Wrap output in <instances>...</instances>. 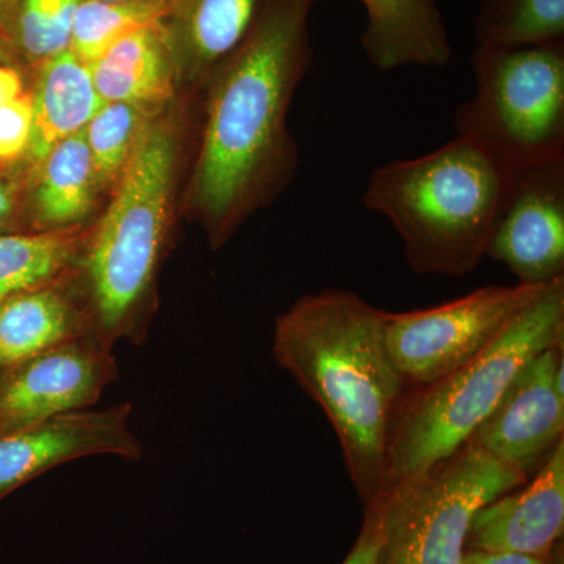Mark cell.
Wrapping results in <instances>:
<instances>
[{"label": "cell", "mask_w": 564, "mask_h": 564, "mask_svg": "<svg viewBox=\"0 0 564 564\" xmlns=\"http://www.w3.org/2000/svg\"><path fill=\"white\" fill-rule=\"evenodd\" d=\"M315 0H263L242 40L207 79L191 203L215 248L281 192L299 163L288 111L313 63Z\"/></svg>", "instance_id": "1"}, {"label": "cell", "mask_w": 564, "mask_h": 564, "mask_svg": "<svg viewBox=\"0 0 564 564\" xmlns=\"http://www.w3.org/2000/svg\"><path fill=\"white\" fill-rule=\"evenodd\" d=\"M386 315L328 289L296 300L274 325V359L328 417L364 507L383 491L389 429L408 389L386 347Z\"/></svg>", "instance_id": "2"}, {"label": "cell", "mask_w": 564, "mask_h": 564, "mask_svg": "<svg viewBox=\"0 0 564 564\" xmlns=\"http://www.w3.org/2000/svg\"><path fill=\"white\" fill-rule=\"evenodd\" d=\"M514 177L484 147L455 137L422 158L375 169L362 202L392 223L415 273L464 278L486 258Z\"/></svg>", "instance_id": "3"}, {"label": "cell", "mask_w": 564, "mask_h": 564, "mask_svg": "<svg viewBox=\"0 0 564 564\" xmlns=\"http://www.w3.org/2000/svg\"><path fill=\"white\" fill-rule=\"evenodd\" d=\"M180 151L172 118H151L74 269L93 336L109 348L143 340L169 237Z\"/></svg>", "instance_id": "4"}, {"label": "cell", "mask_w": 564, "mask_h": 564, "mask_svg": "<svg viewBox=\"0 0 564 564\" xmlns=\"http://www.w3.org/2000/svg\"><path fill=\"white\" fill-rule=\"evenodd\" d=\"M564 343V278L545 285L486 350L436 383L406 389L389 429L384 488L473 440L530 359Z\"/></svg>", "instance_id": "5"}, {"label": "cell", "mask_w": 564, "mask_h": 564, "mask_svg": "<svg viewBox=\"0 0 564 564\" xmlns=\"http://www.w3.org/2000/svg\"><path fill=\"white\" fill-rule=\"evenodd\" d=\"M474 99L455 113L456 137L473 140L514 173L564 161V41L477 46Z\"/></svg>", "instance_id": "6"}, {"label": "cell", "mask_w": 564, "mask_h": 564, "mask_svg": "<svg viewBox=\"0 0 564 564\" xmlns=\"http://www.w3.org/2000/svg\"><path fill=\"white\" fill-rule=\"evenodd\" d=\"M529 481L467 441L454 455L391 486L378 564H462L475 514Z\"/></svg>", "instance_id": "7"}, {"label": "cell", "mask_w": 564, "mask_h": 564, "mask_svg": "<svg viewBox=\"0 0 564 564\" xmlns=\"http://www.w3.org/2000/svg\"><path fill=\"white\" fill-rule=\"evenodd\" d=\"M545 285H486L454 302L386 315L389 356L404 383L422 388L473 361Z\"/></svg>", "instance_id": "8"}, {"label": "cell", "mask_w": 564, "mask_h": 564, "mask_svg": "<svg viewBox=\"0 0 564 564\" xmlns=\"http://www.w3.org/2000/svg\"><path fill=\"white\" fill-rule=\"evenodd\" d=\"M117 378L113 348L93 334L0 370V433L90 410Z\"/></svg>", "instance_id": "9"}, {"label": "cell", "mask_w": 564, "mask_h": 564, "mask_svg": "<svg viewBox=\"0 0 564 564\" xmlns=\"http://www.w3.org/2000/svg\"><path fill=\"white\" fill-rule=\"evenodd\" d=\"M132 404L82 410L0 433V499L39 475L85 456L140 459L143 444L132 430Z\"/></svg>", "instance_id": "10"}, {"label": "cell", "mask_w": 564, "mask_h": 564, "mask_svg": "<svg viewBox=\"0 0 564 564\" xmlns=\"http://www.w3.org/2000/svg\"><path fill=\"white\" fill-rule=\"evenodd\" d=\"M563 345L530 359L475 432V443L525 475L540 469L563 441Z\"/></svg>", "instance_id": "11"}, {"label": "cell", "mask_w": 564, "mask_h": 564, "mask_svg": "<svg viewBox=\"0 0 564 564\" xmlns=\"http://www.w3.org/2000/svg\"><path fill=\"white\" fill-rule=\"evenodd\" d=\"M488 258L518 284L547 285L564 278V161L516 173Z\"/></svg>", "instance_id": "12"}, {"label": "cell", "mask_w": 564, "mask_h": 564, "mask_svg": "<svg viewBox=\"0 0 564 564\" xmlns=\"http://www.w3.org/2000/svg\"><path fill=\"white\" fill-rule=\"evenodd\" d=\"M564 441L530 484L497 497L475 514L466 551L545 558L563 540Z\"/></svg>", "instance_id": "13"}, {"label": "cell", "mask_w": 564, "mask_h": 564, "mask_svg": "<svg viewBox=\"0 0 564 564\" xmlns=\"http://www.w3.org/2000/svg\"><path fill=\"white\" fill-rule=\"evenodd\" d=\"M90 69L104 101L131 104L148 117L166 109L181 79L165 21L122 36Z\"/></svg>", "instance_id": "14"}, {"label": "cell", "mask_w": 564, "mask_h": 564, "mask_svg": "<svg viewBox=\"0 0 564 564\" xmlns=\"http://www.w3.org/2000/svg\"><path fill=\"white\" fill-rule=\"evenodd\" d=\"M93 334L74 272L54 284L0 299V370Z\"/></svg>", "instance_id": "15"}, {"label": "cell", "mask_w": 564, "mask_h": 564, "mask_svg": "<svg viewBox=\"0 0 564 564\" xmlns=\"http://www.w3.org/2000/svg\"><path fill=\"white\" fill-rule=\"evenodd\" d=\"M101 192L85 132L74 133L29 166L24 206L28 231L85 226Z\"/></svg>", "instance_id": "16"}, {"label": "cell", "mask_w": 564, "mask_h": 564, "mask_svg": "<svg viewBox=\"0 0 564 564\" xmlns=\"http://www.w3.org/2000/svg\"><path fill=\"white\" fill-rule=\"evenodd\" d=\"M364 52L381 70L417 65L443 68L452 46L437 0H366Z\"/></svg>", "instance_id": "17"}, {"label": "cell", "mask_w": 564, "mask_h": 564, "mask_svg": "<svg viewBox=\"0 0 564 564\" xmlns=\"http://www.w3.org/2000/svg\"><path fill=\"white\" fill-rule=\"evenodd\" d=\"M33 124L24 163L36 165L61 141L84 131L101 109L104 99L96 90L87 63L66 50L32 68Z\"/></svg>", "instance_id": "18"}, {"label": "cell", "mask_w": 564, "mask_h": 564, "mask_svg": "<svg viewBox=\"0 0 564 564\" xmlns=\"http://www.w3.org/2000/svg\"><path fill=\"white\" fill-rule=\"evenodd\" d=\"M263 0H170L166 31L180 77L207 82L245 39Z\"/></svg>", "instance_id": "19"}, {"label": "cell", "mask_w": 564, "mask_h": 564, "mask_svg": "<svg viewBox=\"0 0 564 564\" xmlns=\"http://www.w3.org/2000/svg\"><path fill=\"white\" fill-rule=\"evenodd\" d=\"M91 228L0 234V299L54 284L74 272Z\"/></svg>", "instance_id": "20"}, {"label": "cell", "mask_w": 564, "mask_h": 564, "mask_svg": "<svg viewBox=\"0 0 564 564\" xmlns=\"http://www.w3.org/2000/svg\"><path fill=\"white\" fill-rule=\"evenodd\" d=\"M475 39L484 47H524L564 41V0H480Z\"/></svg>", "instance_id": "21"}, {"label": "cell", "mask_w": 564, "mask_h": 564, "mask_svg": "<svg viewBox=\"0 0 564 564\" xmlns=\"http://www.w3.org/2000/svg\"><path fill=\"white\" fill-rule=\"evenodd\" d=\"M170 13V0H80L74 14L69 50L91 66L122 36L144 25L165 21Z\"/></svg>", "instance_id": "22"}, {"label": "cell", "mask_w": 564, "mask_h": 564, "mask_svg": "<svg viewBox=\"0 0 564 564\" xmlns=\"http://www.w3.org/2000/svg\"><path fill=\"white\" fill-rule=\"evenodd\" d=\"M80 0H20L9 46L18 65L35 68L69 50L74 14Z\"/></svg>", "instance_id": "23"}, {"label": "cell", "mask_w": 564, "mask_h": 564, "mask_svg": "<svg viewBox=\"0 0 564 564\" xmlns=\"http://www.w3.org/2000/svg\"><path fill=\"white\" fill-rule=\"evenodd\" d=\"M151 118L131 104L106 102L88 122L85 140L101 191L117 185Z\"/></svg>", "instance_id": "24"}, {"label": "cell", "mask_w": 564, "mask_h": 564, "mask_svg": "<svg viewBox=\"0 0 564 564\" xmlns=\"http://www.w3.org/2000/svg\"><path fill=\"white\" fill-rule=\"evenodd\" d=\"M33 111L31 93L0 106V166L24 163L31 144Z\"/></svg>", "instance_id": "25"}, {"label": "cell", "mask_w": 564, "mask_h": 564, "mask_svg": "<svg viewBox=\"0 0 564 564\" xmlns=\"http://www.w3.org/2000/svg\"><path fill=\"white\" fill-rule=\"evenodd\" d=\"M389 500L391 492L383 489L372 502L366 505V516L358 540L352 544L347 558L340 564H378L386 536Z\"/></svg>", "instance_id": "26"}, {"label": "cell", "mask_w": 564, "mask_h": 564, "mask_svg": "<svg viewBox=\"0 0 564 564\" xmlns=\"http://www.w3.org/2000/svg\"><path fill=\"white\" fill-rule=\"evenodd\" d=\"M29 166H0V234L28 231L25 226V191Z\"/></svg>", "instance_id": "27"}, {"label": "cell", "mask_w": 564, "mask_h": 564, "mask_svg": "<svg viewBox=\"0 0 564 564\" xmlns=\"http://www.w3.org/2000/svg\"><path fill=\"white\" fill-rule=\"evenodd\" d=\"M24 73L20 66L0 65V106L24 95Z\"/></svg>", "instance_id": "28"}, {"label": "cell", "mask_w": 564, "mask_h": 564, "mask_svg": "<svg viewBox=\"0 0 564 564\" xmlns=\"http://www.w3.org/2000/svg\"><path fill=\"white\" fill-rule=\"evenodd\" d=\"M545 558L497 552L466 551L462 564H544Z\"/></svg>", "instance_id": "29"}, {"label": "cell", "mask_w": 564, "mask_h": 564, "mask_svg": "<svg viewBox=\"0 0 564 564\" xmlns=\"http://www.w3.org/2000/svg\"><path fill=\"white\" fill-rule=\"evenodd\" d=\"M18 2H20V0H0V40H2L7 46H9L11 25H13L14 11H17Z\"/></svg>", "instance_id": "30"}, {"label": "cell", "mask_w": 564, "mask_h": 564, "mask_svg": "<svg viewBox=\"0 0 564 564\" xmlns=\"http://www.w3.org/2000/svg\"><path fill=\"white\" fill-rule=\"evenodd\" d=\"M544 564H564L563 540L558 541L545 556Z\"/></svg>", "instance_id": "31"}, {"label": "cell", "mask_w": 564, "mask_h": 564, "mask_svg": "<svg viewBox=\"0 0 564 564\" xmlns=\"http://www.w3.org/2000/svg\"><path fill=\"white\" fill-rule=\"evenodd\" d=\"M0 65L20 66L17 58H14L13 52L9 50V46L2 40H0Z\"/></svg>", "instance_id": "32"}, {"label": "cell", "mask_w": 564, "mask_h": 564, "mask_svg": "<svg viewBox=\"0 0 564 564\" xmlns=\"http://www.w3.org/2000/svg\"><path fill=\"white\" fill-rule=\"evenodd\" d=\"M99 2H124V0H99Z\"/></svg>", "instance_id": "33"}, {"label": "cell", "mask_w": 564, "mask_h": 564, "mask_svg": "<svg viewBox=\"0 0 564 564\" xmlns=\"http://www.w3.org/2000/svg\"><path fill=\"white\" fill-rule=\"evenodd\" d=\"M361 2L364 3V2H366V0H361Z\"/></svg>", "instance_id": "34"}]
</instances>
